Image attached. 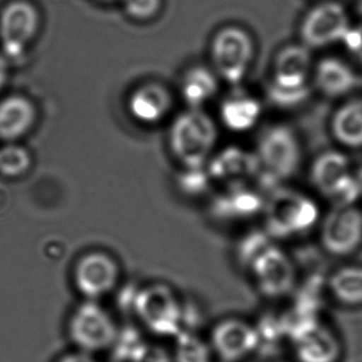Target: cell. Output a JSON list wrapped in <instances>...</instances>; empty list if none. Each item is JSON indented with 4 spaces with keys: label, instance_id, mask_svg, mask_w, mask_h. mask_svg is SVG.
Returning <instances> with one entry per match:
<instances>
[{
    "label": "cell",
    "instance_id": "cell-1",
    "mask_svg": "<svg viewBox=\"0 0 362 362\" xmlns=\"http://www.w3.org/2000/svg\"><path fill=\"white\" fill-rule=\"evenodd\" d=\"M324 211L315 194L283 185L266 194L262 228L275 243L298 241L317 232Z\"/></svg>",
    "mask_w": 362,
    "mask_h": 362
},
{
    "label": "cell",
    "instance_id": "cell-2",
    "mask_svg": "<svg viewBox=\"0 0 362 362\" xmlns=\"http://www.w3.org/2000/svg\"><path fill=\"white\" fill-rule=\"evenodd\" d=\"M258 163L256 185L269 192L287 185L303 164V146L298 132L287 124H273L260 132L254 148ZM264 192V190H262Z\"/></svg>",
    "mask_w": 362,
    "mask_h": 362
},
{
    "label": "cell",
    "instance_id": "cell-3",
    "mask_svg": "<svg viewBox=\"0 0 362 362\" xmlns=\"http://www.w3.org/2000/svg\"><path fill=\"white\" fill-rule=\"evenodd\" d=\"M217 122L203 109H187L171 122L167 135L169 152L177 167H206L217 151Z\"/></svg>",
    "mask_w": 362,
    "mask_h": 362
},
{
    "label": "cell",
    "instance_id": "cell-4",
    "mask_svg": "<svg viewBox=\"0 0 362 362\" xmlns=\"http://www.w3.org/2000/svg\"><path fill=\"white\" fill-rule=\"evenodd\" d=\"M313 69L311 50L302 43L279 50L267 83L266 94L270 103L281 109L304 103L311 94Z\"/></svg>",
    "mask_w": 362,
    "mask_h": 362
},
{
    "label": "cell",
    "instance_id": "cell-5",
    "mask_svg": "<svg viewBox=\"0 0 362 362\" xmlns=\"http://www.w3.org/2000/svg\"><path fill=\"white\" fill-rule=\"evenodd\" d=\"M308 181L315 196L329 206L357 205L361 200L355 168L341 150L317 154L309 166Z\"/></svg>",
    "mask_w": 362,
    "mask_h": 362
},
{
    "label": "cell",
    "instance_id": "cell-6",
    "mask_svg": "<svg viewBox=\"0 0 362 362\" xmlns=\"http://www.w3.org/2000/svg\"><path fill=\"white\" fill-rule=\"evenodd\" d=\"M133 309L144 327L156 336L173 339L183 330L185 300L169 284L156 281L141 288Z\"/></svg>",
    "mask_w": 362,
    "mask_h": 362
},
{
    "label": "cell",
    "instance_id": "cell-7",
    "mask_svg": "<svg viewBox=\"0 0 362 362\" xmlns=\"http://www.w3.org/2000/svg\"><path fill=\"white\" fill-rule=\"evenodd\" d=\"M287 342L296 362H339L340 334L320 315L285 317Z\"/></svg>",
    "mask_w": 362,
    "mask_h": 362
},
{
    "label": "cell",
    "instance_id": "cell-8",
    "mask_svg": "<svg viewBox=\"0 0 362 362\" xmlns=\"http://www.w3.org/2000/svg\"><path fill=\"white\" fill-rule=\"evenodd\" d=\"M245 274L262 298L281 300L289 298L298 286V267L281 243L267 247L250 264Z\"/></svg>",
    "mask_w": 362,
    "mask_h": 362
},
{
    "label": "cell",
    "instance_id": "cell-9",
    "mask_svg": "<svg viewBox=\"0 0 362 362\" xmlns=\"http://www.w3.org/2000/svg\"><path fill=\"white\" fill-rule=\"evenodd\" d=\"M255 54L253 37L236 25L220 28L209 45L211 69L221 81L233 86H240L249 75Z\"/></svg>",
    "mask_w": 362,
    "mask_h": 362
},
{
    "label": "cell",
    "instance_id": "cell-10",
    "mask_svg": "<svg viewBox=\"0 0 362 362\" xmlns=\"http://www.w3.org/2000/svg\"><path fill=\"white\" fill-rule=\"evenodd\" d=\"M315 233L324 253L346 259L362 247V209L358 204L329 206Z\"/></svg>",
    "mask_w": 362,
    "mask_h": 362
},
{
    "label": "cell",
    "instance_id": "cell-11",
    "mask_svg": "<svg viewBox=\"0 0 362 362\" xmlns=\"http://www.w3.org/2000/svg\"><path fill=\"white\" fill-rule=\"evenodd\" d=\"M69 339L82 353L105 351L118 340L117 324L98 300L78 305L67 324Z\"/></svg>",
    "mask_w": 362,
    "mask_h": 362
},
{
    "label": "cell",
    "instance_id": "cell-12",
    "mask_svg": "<svg viewBox=\"0 0 362 362\" xmlns=\"http://www.w3.org/2000/svg\"><path fill=\"white\" fill-rule=\"evenodd\" d=\"M266 192L256 184L216 188L207 199V216L223 226H247L262 218Z\"/></svg>",
    "mask_w": 362,
    "mask_h": 362
},
{
    "label": "cell",
    "instance_id": "cell-13",
    "mask_svg": "<svg viewBox=\"0 0 362 362\" xmlns=\"http://www.w3.org/2000/svg\"><path fill=\"white\" fill-rule=\"evenodd\" d=\"M41 29V13L30 0H10L0 11V46L10 61L23 58Z\"/></svg>",
    "mask_w": 362,
    "mask_h": 362
},
{
    "label": "cell",
    "instance_id": "cell-14",
    "mask_svg": "<svg viewBox=\"0 0 362 362\" xmlns=\"http://www.w3.org/2000/svg\"><path fill=\"white\" fill-rule=\"evenodd\" d=\"M214 356L222 362H243L260 349L255 322L238 315L216 321L207 334Z\"/></svg>",
    "mask_w": 362,
    "mask_h": 362
},
{
    "label": "cell",
    "instance_id": "cell-15",
    "mask_svg": "<svg viewBox=\"0 0 362 362\" xmlns=\"http://www.w3.org/2000/svg\"><path fill=\"white\" fill-rule=\"evenodd\" d=\"M347 10L338 1H324L307 12L300 26V43L311 52L342 42L351 28Z\"/></svg>",
    "mask_w": 362,
    "mask_h": 362
},
{
    "label": "cell",
    "instance_id": "cell-16",
    "mask_svg": "<svg viewBox=\"0 0 362 362\" xmlns=\"http://www.w3.org/2000/svg\"><path fill=\"white\" fill-rule=\"evenodd\" d=\"M120 277V264L107 252H88L80 256L74 266V284L86 300H98L111 293L119 284Z\"/></svg>",
    "mask_w": 362,
    "mask_h": 362
},
{
    "label": "cell",
    "instance_id": "cell-17",
    "mask_svg": "<svg viewBox=\"0 0 362 362\" xmlns=\"http://www.w3.org/2000/svg\"><path fill=\"white\" fill-rule=\"evenodd\" d=\"M216 188L256 184L258 163L253 150L228 146L218 150L206 165Z\"/></svg>",
    "mask_w": 362,
    "mask_h": 362
},
{
    "label": "cell",
    "instance_id": "cell-18",
    "mask_svg": "<svg viewBox=\"0 0 362 362\" xmlns=\"http://www.w3.org/2000/svg\"><path fill=\"white\" fill-rule=\"evenodd\" d=\"M173 94L160 82L149 81L139 84L129 95L127 101L131 117L145 126L162 122L173 109Z\"/></svg>",
    "mask_w": 362,
    "mask_h": 362
},
{
    "label": "cell",
    "instance_id": "cell-19",
    "mask_svg": "<svg viewBox=\"0 0 362 362\" xmlns=\"http://www.w3.org/2000/svg\"><path fill=\"white\" fill-rule=\"evenodd\" d=\"M37 105L29 97L12 94L0 99V141L18 143L37 122Z\"/></svg>",
    "mask_w": 362,
    "mask_h": 362
},
{
    "label": "cell",
    "instance_id": "cell-20",
    "mask_svg": "<svg viewBox=\"0 0 362 362\" xmlns=\"http://www.w3.org/2000/svg\"><path fill=\"white\" fill-rule=\"evenodd\" d=\"M359 86V77L342 59L326 57L315 64L313 86L326 98L347 96Z\"/></svg>",
    "mask_w": 362,
    "mask_h": 362
},
{
    "label": "cell",
    "instance_id": "cell-21",
    "mask_svg": "<svg viewBox=\"0 0 362 362\" xmlns=\"http://www.w3.org/2000/svg\"><path fill=\"white\" fill-rule=\"evenodd\" d=\"M262 105L251 93L237 88L220 105L219 115L222 126L237 134L253 130L262 118Z\"/></svg>",
    "mask_w": 362,
    "mask_h": 362
},
{
    "label": "cell",
    "instance_id": "cell-22",
    "mask_svg": "<svg viewBox=\"0 0 362 362\" xmlns=\"http://www.w3.org/2000/svg\"><path fill=\"white\" fill-rule=\"evenodd\" d=\"M327 298L339 306H362V264H343L330 271L325 279Z\"/></svg>",
    "mask_w": 362,
    "mask_h": 362
},
{
    "label": "cell",
    "instance_id": "cell-23",
    "mask_svg": "<svg viewBox=\"0 0 362 362\" xmlns=\"http://www.w3.org/2000/svg\"><path fill=\"white\" fill-rule=\"evenodd\" d=\"M329 129L343 149H362V98L342 103L332 114Z\"/></svg>",
    "mask_w": 362,
    "mask_h": 362
},
{
    "label": "cell",
    "instance_id": "cell-24",
    "mask_svg": "<svg viewBox=\"0 0 362 362\" xmlns=\"http://www.w3.org/2000/svg\"><path fill=\"white\" fill-rule=\"evenodd\" d=\"M219 84L220 78L211 67L196 65L184 73L180 93L188 109H203L219 92Z\"/></svg>",
    "mask_w": 362,
    "mask_h": 362
},
{
    "label": "cell",
    "instance_id": "cell-25",
    "mask_svg": "<svg viewBox=\"0 0 362 362\" xmlns=\"http://www.w3.org/2000/svg\"><path fill=\"white\" fill-rule=\"evenodd\" d=\"M175 192L186 201L209 199L216 189L206 167L181 168L177 167L173 180Z\"/></svg>",
    "mask_w": 362,
    "mask_h": 362
},
{
    "label": "cell",
    "instance_id": "cell-26",
    "mask_svg": "<svg viewBox=\"0 0 362 362\" xmlns=\"http://www.w3.org/2000/svg\"><path fill=\"white\" fill-rule=\"evenodd\" d=\"M173 340V362H213L209 339L200 332L182 330Z\"/></svg>",
    "mask_w": 362,
    "mask_h": 362
},
{
    "label": "cell",
    "instance_id": "cell-27",
    "mask_svg": "<svg viewBox=\"0 0 362 362\" xmlns=\"http://www.w3.org/2000/svg\"><path fill=\"white\" fill-rule=\"evenodd\" d=\"M273 243L275 241L262 226L247 228L237 238L233 250V257L237 268L245 273L252 262Z\"/></svg>",
    "mask_w": 362,
    "mask_h": 362
},
{
    "label": "cell",
    "instance_id": "cell-28",
    "mask_svg": "<svg viewBox=\"0 0 362 362\" xmlns=\"http://www.w3.org/2000/svg\"><path fill=\"white\" fill-rule=\"evenodd\" d=\"M31 166L33 156L24 146L9 143L0 147V175L9 179H18L26 175Z\"/></svg>",
    "mask_w": 362,
    "mask_h": 362
},
{
    "label": "cell",
    "instance_id": "cell-29",
    "mask_svg": "<svg viewBox=\"0 0 362 362\" xmlns=\"http://www.w3.org/2000/svg\"><path fill=\"white\" fill-rule=\"evenodd\" d=\"M122 4L127 16L137 22L153 20L163 7V0H122Z\"/></svg>",
    "mask_w": 362,
    "mask_h": 362
},
{
    "label": "cell",
    "instance_id": "cell-30",
    "mask_svg": "<svg viewBox=\"0 0 362 362\" xmlns=\"http://www.w3.org/2000/svg\"><path fill=\"white\" fill-rule=\"evenodd\" d=\"M341 43L349 56L362 64V24L351 26Z\"/></svg>",
    "mask_w": 362,
    "mask_h": 362
},
{
    "label": "cell",
    "instance_id": "cell-31",
    "mask_svg": "<svg viewBox=\"0 0 362 362\" xmlns=\"http://www.w3.org/2000/svg\"><path fill=\"white\" fill-rule=\"evenodd\" d=\"M11 61L0 52V92L6 88L10 78Z\"/></svg>",
    "mask_w": 362,
    "mask_h": 362
},
{
    "label": "cell",
    "instance_id": "cell-32",
    "mask_svg": "<svg viewBox=\"0 0 362 362\" xmlns=\"http://www.w3.org/2000/svg\"><path fill=\"white\" fill-rule=\"evenodd\" d=\"M58 362H97L96 360L90 357V354L82 353L79 351L77 354L65 356Z\"/></svg>",
    "mask_w": 362,
    "mask_h": 362
},
{
    "label": "cell",
    "instance_id": "cell-33",
    "mask_svg": "<svg viewBox=\"0 0 362 362\" xmlns=\"http://www.w3.org/2000/svg\"><path fill=\"white\" fill-rule=\"evenodd\" d=\"M355 177L357 180L358 188H359L360 199L362 200V165L355 169Z\"/></svg>",
    "mask_w": 362,
    "mask_h": 362
},
{
    "label": "cell",
    "instance_id": "cell-34",
    "mask_svg": "<svg viewBox=\"0 0 362 362\" xmlns=\"http://www.w3.org/2000/svg\"><path fill=\"white\" fill-rule=\"evenodd\" d=\"M119 1H122V0H119Z\"/></svg>",
    "mask_w": 362,
    "mask_h": 362
},
{
    "label": "cell",
    "instance_id": "cell-35",
    "mask_svg": "<svg viewBox=\"0 0 362 362\" xmlns=\"http://www.w3.org/2000/svg\"><path fill=\"white\" fill-rule=\"evenodd\" d=\"M219 362H222V361H219Z\"/></svg>",
    "mask_w": 362,
    "mask_h": 362
}]
</instances>
